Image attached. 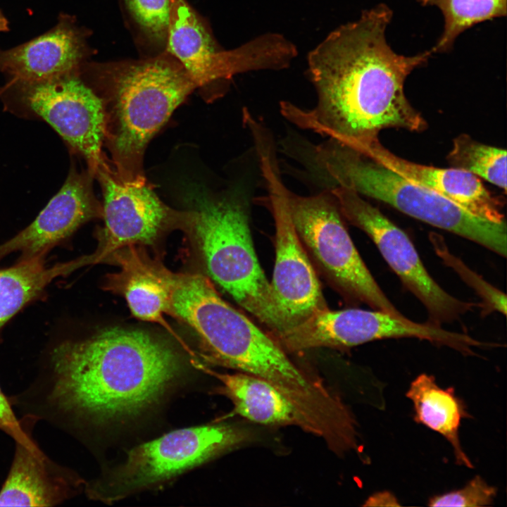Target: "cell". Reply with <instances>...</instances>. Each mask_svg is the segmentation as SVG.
<instances>
[{
	"label": "cell",
	"mask_w": 507,
	"mask_h": 507,
	"mask_svg": "<svg viewBox=\"0 0 507 507\" xmlns=\"http://www.w3.org/2000/svg\"><path fill=\"white\" fill-rule=\"evenodd\" d=\"M180 368L177 353L162 340L140 330L108 329L56 344L30 384L9 399L23 415L73 432L141 414Z\"/></svg>",
	"instance_id": "cell-1"
},
{
	"label": "cell",
	"mask_w": 507,
	"mask_h": 507,
	"mask_svg": "<svg viewBox=\"0 0 507 507\" xmlns=\"http://www.w3.org/2000/svg\"><path fill=\"white\" fill-rule=\"evenodd\" d=\"M392 15L381 4L329 34L308 56L315 106L306 109L282 101V115L346 146L377 137L387 128L424 130L427 123L407 99L404 83L433 53L395 52L385 34Z\"/></svg>",
	"instance_id": "cell-2"
},
{
	"label": "cell",
	"mask_w": 507,
	"mask_h": 507,
	"mask_svg": "<svg viewBox=\"0 0 507 507\" xmlns=\"http://www.w3.org/2000/svg\"><path fill=\"white\" fill-rule=\"evenodd\" d=\"M158 268L167 288V311L197 333L213 363L268 382L296 405L312 396L315 377L296 365L268 332L225 301L208 278L173 273L160 264Z\"/></svg>",
	"instance_id": "cell-3"
},
{
	"label": "cell",
	"mask_w": 507,
	"mask_h": 507,
	"mask_svg": "<svg viewBox=\"0 0 507 507\" xmlns=\"http://www.w3.org/2000/svg\"><path fill=\"white\" fill-rule=\"evenodd\" d=\"M306 165L326 186L345 187L506 256V225L473 215L434 191L369 156L328 139L308 146Z\"/></svg>",
	"instance_id": "cell-4"
},
{
	"label": "cell",
	"mask_w": 507,
	"mask_h": 507,
	"mask_svg": "<svg viewBox=\"0 0 507 507\" xmlns=\"http://www.w3.org/2000/svg\"><path fill=\"white\" fill-rule=\"evenodd\" d=\"M182 223L194 234L212 280L272 336L284 330L270 282L258 262L242 192L192 191Z\"/></svg>",
	"instance_id": "cell-5"
},
{
	"label": "cell",
	"mask_w": 507,
	"mask_h": 507,
	"mask_svg": "<svg viewBox=\"0 0 507 507\" xmlns=\"http://www.w3.org/2000/svg\"><path fill=\"white\" fill-rule=\"evenodd\" d=\"M109 84L108 93L99 96L111 163L123 182L144 179L142 160L149 142L197 86L180 63L164 58L122 68Z\"/></svg>",
	"instance_id": "cell-6"
},
{
	"label": "cell",
	"mask_w": 507,
	"mask_h": 507,
	"mask_svg": "<svg viewBox=\"0 0 507 507\" xmlns=\"http://www.w3.org/2000/svg\"><path fill=\"white\" fill-rule=\"evenodd\" d=\"M289 215L317 274L350 304L365 303L400 318L357 251L330 189L301 196L286 189Z\"/></svg>",
	"instance_id": "cell-7"
},
{
	"label": "cell",
	"mask_w": 507,
	"mask_h": 507,
	"mask_svg": "<svg viewBox=\"0 0 507 507\" xmlns=\"http://www.w3.org/2000/svg\"><path fill=\"white\" fill-rule=\"evenodd\" d=\"M246 427L216 424L174 430L131 449L107 480L86 484L91 499L113 501L165 481L254 439Z\"/></svg>",
	"instance_id": "cell-8"
},
{
	"label": "cell",
	"mask_w": 507,
	"mask_h": 507,
	"mask_svg": "<svg viewBox=\"0 0 507 507\" xmlns=\"http://www.w3.org/2000/svg\"><path fill=\"white\" fill-rule=\"evenodd\" d=\"M81 65L41 80L10 79L1 95L12 96L49 123L74 152L85 158L94 177L111 167L102 151L106 118L102 99L80 75Z\"/></svg>",
	"instance_id": "cell-9"
},
{
	"label": "cell",
	"mask_w": 507,
	"mask_h": 507,
	"mask_svg": "<svg viewBox=\"0 0 507 507\" xmlns=\"http://www.w3.org/2000/svg\"><path fill=\"white\" fill-rule=\"evenodd\" d=\"M255 148L266 185V203L275 223V259L270 286L284 331L328 307L318 275L289 215L287 187L282 180L274 144L262 140Z\"/></svg>",
	"instance_id": "cell-10"
},
{
	"label": "cell",
	"mask_w": 507,
	"mask_h": 507,
	"mask_svg": "<svg viewBox=\"0 0 507 507\" xmlns=\"http://www.w3.org/2000/svg\"><path fill=\"white\" fill-rule=\"evenodd\" d=\"M168 51L197 87L252 70L286 67L294 46L277 34H265L230 51L216 49L209 32L185 0H170Z\"/></svg>",
	"instance_id": "cell-11"
},
{
	"label": "cell",
	"mask_w": 507,
	"mask_h": 507,
	"mask_svg": "<svg viewBox=\"0 0 507 507\" xmlns=\"http://www.w3.org/2000/svg\"><path fill=\"white\" fill-rule=\"evenodd\" d=\"M415 337L471 354L479 344L472 337L431 323H417L382 311L347 308L318 311L301 323L273 338L287 353L318 348L346 349L371 341Z\"/></svg>",
	"instance_id": "cell-12"
},
{
	"label": "cell",
	"mask_w": 507,
	"mask_h": 507,
	"mask_svg": "<svg viewBox=\"0 0 507 507\" xmlns=\"http://www.w3.org/2000/svg\"><path fill=\"white\" fill-rule=\"evenodd\" d=\"M330 190L344 219L370 237L403 284L423 303L430 323L439 326L451 322L475 306L450 295L433 280L408 235L378 208L352 189Z\"/></svg>",
	"instance_id": "cell-13"
},
{
	"label": "cell",
	"mask_w": 507,
	"mask_h": 507,
	"mask_svg": "<svg viewBox=\"0 0 507 507\" xmlns=\"http://www.w3.org/2000/svg\"><path fill=\"white\" fill-rule=\"evenodd\" d=\"M104 203V227L89 263L106 259L117 251L137 244H151L166 227L182 222V213L167 206L146 179L125 182L113 168L98 172Z\"/></svg>",
	"instance_id": "cell-14"
},
{
	"label": "cell",
	"mask_w": 507,
	"mask_h": 507,
	"mask_svg": "<svg viewBox=\"0 0 507 507\" xmlns=\"http://www.w3.org/2000/svg\"><path fill=\"white\" fill-rule=\"evenodd\" d=\"M88 171L75 168L58 193L35 220L16 236L0 246V256L20 251L25 257L44 255L54 244L70 236L86 221L103 214L92 189Z\"/></svg>",
	"instance_id": "cell-15"
},
{
	"label": "cell",
	"mask_w": 507,
	"mask_h": 507,
	"mask_svg": "<svg viewBox=\"0 0 507 507\" xmlns=\"http://www.w3.org/2000/svg\"><path fill=\"white\" fill-rule=\"evenodd\" d=\"M402 177L426 187L475 215L495 223H504L501 202L493 196L475 175L455 168H439L420 165L392 153L378 137L347 146Z\"/></svg>",
	"instance_id": "cell-16"
},
{
	"label": "cell",
	"mask_w": 507,
	"mask_h": 507,
	"mask_svg": "<svg viewBox=\"0 0 507 507\" xmlns=\"http://www.w3.org/2000/svg\"><path fill=\"white\" fill-rule=\"evenodd\" d=\"M84 481L49 458L37 442H15L8 475L0 489V506H54L69 500Z\"/></svg>",
	"instance_id": "cell-17"
},
{
	"label": "cell",
	"mask_w": 507,
	"mask_h": 507,
	"mask_svg": "<svg viewBox=\"0 0 507 507\" xmlns=\"http://www.w3.org/2000/svg\"><path fill=\"white\" fill-rule=\"evenodd\" d=\"M84 56L83 34L73 17L61 13L45 33L10 49H0V71L10 79L41 80L77 68Z\"/></svg>",
	"instance_id": "cell-18"
},
{
	"label": "cell",
	"mask_w": 507,
	"mask_h": 507,
	"mask_svg": "<svg viewBox=\"0 0 507 507\" xmlns=\"http://www.w3.org/2000/svg\"><path fill=\"white\" fill-rule=\"evenodd\" d=\"M216 376L235 413L242 417L261 425L296 426L315 435L314 427L306 416L273 384L241 372Z\"/></svg>",
	"instance_id": "cell-19"
},
{
	"label": "cell",
	"mask_w": 507,
	"mask_h": 507,
	"mask_svg": "<svg viewBox=\"0 0 507 507\" xmlns=\"http://www.w3.org/2000/svg\"><path fill=\"white\" fill-rule=\"evenodd\" d=\"M406 396L413 403L415 421L442 435L451 445L456 463L472 468L459 439L461 422L469 414L454 389L439 387L433 376L423 373L411 382Z\"/></svg>",
	"instance_id": "cell-20"
},
{
	"label": "cell",
	"mask_w": 507,
	"mask_h": 507,
	"mask_svg": "<svg viewBox=\"0 0 507 507\" xmlns=\"http://www.w3.org/2000/svg\"><path fill=\"white\" fill-rule=\"evenodd\" d=\"M126 248L113 255L122 266L117 277L129 307L142 320L162 321L167 311L168 292L157 263L142 256L134 246Z\"/></svg>",
	"instance_id": "cell-21"
},
{
	"label": "cell",
	"mask_w": 507,
	"mask_h": 507,
	"mask_svg": "<svg viewBox=\"0 0 507 507\" xmlns=\"http://www.w3.org/2000/svg\"><path fill=\"white\" fill-rule=\"evenodd\" d=\"M43 257H25L18 264L0 270V327L54 278L85 265L81 258L47 267Z\"/></svg>",
	"instance_id": "cell-22"
},
{
	"label": "cell",
	"mask_w": 507,
	"mask_h": 507,
	"mask_svg": "<svg viewBox=\"0 0 507 507\" xmlns=\"http://www.w3.org/2000/svg\"><path fill=\"white\" fill-rule=\"evenodd\" d=\"M422 6L439 8L444 18L443 32L432 53L450 51L465 30L484 21L506 15L507 0H417Z\"/></svg>",
	"instance_id": "cell-23"
},
{
	"label": "cell",
	"mask_w": 507,
	"mask_h": 507,
	"mask_svg": "<svg viewBox=\"0 0 507 507\" xmlns=\"http://www.w3.org/2000/svg\"><path fill=\"white\" fill-rule=\"evenodd\" d=\"M452 168L469 172L506 191V151L461 134L447 156Z\"/></svg>",
	"instance_id": "cell-24"
},
{
	"label": "cell",
	"mask_w": 507,
	"mask_h": 507,
	"mask_svg": "<svg viewBox=\"0 0 507 507\" xmlns=\"http://www.w3.org/2000/svg\"><path fill=\"white\" fill-rule=\"evenodd\" d=\"M432 244L437 254L444 262L451 267L483 299L489 310H494L506 315V296L501 291L484 281L469 269L461 261L450 254L446 244L439 238H432Z\"/></svg>",
	"instance_id": "cell-25"
},
{
	"label": "cell",
	"mask_w": 507,
	"mask_h": 507,
	"mask_svg": "<svg viewBox=\"0 0 507 507\" xmlns=\"http://www.w3.org/2000/svg\"><path fill=\"white\" fill-rule=\"evenodd\" d=\"M141 28L153 39L165 41L170 0H125Z\"/></svg>",
	"instance_id": "cell-26"
},
{
	"label": "cell",
	"mask_w": 507,
	"mask_h": 507,
	"mask_svg": "<svg viewBox=\"0 0 507 507\" xmlns=\"http://www.w3.org/2000/svg\"><path fill=\"white\" fill-rule=\"evenodd\" d=\"M496 494V487L477 475L459 489L431 497L428 506L484 507L494 502Z\"/></svg>",
	"instance_id": "cell-27"
},
{
	"label": "cell",
	"mask_w": 507,
	"mask_h": 507,
	"mask_svg": "<svg viewBox=\"0 0 507 507\" xmlns=\"http://www.w3.org/2000/svg\"><path fill=\"white\" fill-rule=\"evenodd\" d=\"M36 423L35 419L27 415L18 418L9 397L5 395L0 387V430L15 442L30 445L36 442L32 437Z\"/></svg>",
	"instance_id": "cell-28"
},
{
	"label": "cell",
	"mask_w": 507,
	"mask_h": 507,
	"mask_svg": "<svg viewBox=\"0 0 507 507\" xmlns=\"http://www.w3.org/2000/svg\"><path fill=\"white\" fill-rule=\"evenodd\" d=\"M396 498L389 492H380L370 496L364 506H399Z\"/></svg>",
	"instance_id": "cell-29"
},
{
	"label": "cell",
	"mask_w": 507,
	"mask_h": 507,
	"mask_svg": "<svg viewBox=\"0 0 507 507\" xmlns=\"http://www.w3.org/2000/svg\"><path fill=\"white\" fill-rule=\"evenodd\" d=\"M8 30V21L0 10V32H6Z\"/></svg>",
	"instance_id": "cell-30"
}]
</instances>
